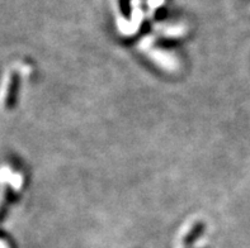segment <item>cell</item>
Returning a JSON list of instances; mask_svg holds the SVG:
<instances>
[{"label":"cell","instance_id":"1","mask_svg":"<svg viewBox=\"0 0 250 248\" xmlns=\"http://www.w3.org/2000/svg\"><path fill=\"white\" fill-rule=\"evenodd\" d=\"M5 95H4V104L6 107H10L14 101V94L17 91V76L16 75H10L9 79H8V84H6L5 88Z\"/></svg>","mask_w":250,"mask_h":248}]
</instances>
